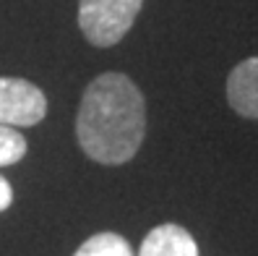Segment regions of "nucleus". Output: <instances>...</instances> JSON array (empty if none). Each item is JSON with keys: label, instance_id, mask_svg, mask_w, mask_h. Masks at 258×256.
Segmentation results:
<instances>
[{"label": "nucleus", "instance_id": "f257e3e1", "mask_svg": "<svg viewBox=\"0 0 258 256\" xmlns=\"http://www.w3.org/2000/svg\"><path fill=\"white\" fill-rule=\"evenodd\" d=\"M146 133V102L125 73H102L79 105L76 139L86 157L99 165L133 160Z\"/></svg>", "mask_w": 258, "mask_h": 256}, {"label": "nucleus", "instance_id": "f03ea898", "mask_svg": "<svg viewBox=\"0 0 258 256\" xmlns=\"http://www.w3.org/2000/svg\"><path fill=\"white\" fill-rule=\"evenodd\" d=\"M144 0H81L79 26L94 47H112L128 34Z\"/></svg>", "mask_w": 258, "mask_h": 256}, {"label": "nucleus", "instance_id": "7ed1b4c3", "mask_svg": "<svg viewBox=\"0 0 258 256\" xmlns=\"http://www.w3.org/2000/svg\"><path fill=\"white\" fill-rule=\"evenodd\" d=\"M47 115V97L26 79L0 76V126L29 128Z\"/></svg>", "mask_w": 258, "mask_h": 256}, {"label": "nucleus", "instance_id": "20e7f679", "mask_svg": "<svg viewBox=\"0 0 258 256\" xmlns=\"http://www.w3.org/2000/svg\"><path fill=\"white\" fill-rule=\"evenodd\" d=\"M227 102L230 108L248 118L258 120V55L237 63L227 79Z\"/></svg>", "mask_w": 258, "mask_h": 256}, {"label": "nucleus", "instance_id": "39448f33", "mask_svg": "<svg viewBox=\"0 0 258 256\" xmlns=\"http://www.w3.org/2000/svg\"><path fill=\"white\" fill-rule=\"evenodd\" d=\"M139 256H199V246L185 228L167 222L144 238Z\"/></svg>", "mask_w": 258, "mask_h": 256}, {"label": "nucleus", "instance_id": "423d86ee", "mask_svg": "<svg viewBox=\"0 0 258 256\" xmlns=\"http://www.w3.org/2000/svg\"><path fill=\"white\" fill-rule=\"evenodd\" d=\"M73 256H133L131 243L117 233H97L86 238Z\"/></svg>", "mask_w": 258, "mask_h": 256}, {"label": "nucleus", "instance_id": "0eeeda50", "mask_svg": "<svg viewBox=\"0 0 258 256\" xmlns=\"http://www.w3.org/2000/svg\"><path fill=\"white\" fill-rule=\"evenodd\" d=\"M24 155H26V139L16 128L0 126V168L16 165Z\"/></svg>", "mask_w": 258, "mask_h": 256}, {"label": "nucleus", "instance_id": "6e6552de", "mask_svg": "<svg viewBox=\"0 0 258 256\" xmlns=\"http://www.w3.org/2000/svg\"><path fill=\"white\" fill-rule=\"evenodd\" d=\"M11 201H13V188H11L8 180L0 175V212H3V209H8Z\"/></svg>", "mask_w": 258, "mask_h": 256}]
</instances>
